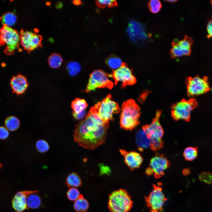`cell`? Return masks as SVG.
<instances>
[{
    "instance_id": "22",
    "label": "cell",
    "mask_w": 212,
    "mask_h": 212,
    "mask_svg": "<svg viewBox=\"0 0 212 212\" xmlns=\"http://www.w3.org/2000/svg\"><path fill=\"white\" fill-rule=\"evenodd\" d=\"M73 207L77 212H86L89 208V204L83 195H80L79 198L75 201Z\"/></svg>"
},
{
    "instance_id": "44",
    "label": "cell",
    "mask_w": 212,
    "mask_h": 212,
    "mask_svg": "<svg viewBox=\"0 0 212 212\" xmlns=\"http://www.w3.org/2000/svg\"><path fill=\"white\" fill-rule=\"evenodd\" d=\"M211 4H212V0L211 1Z\"/></svg>"
},
{
    "instance_id": "32",
    "label": "cell",
    "mask_w": 212,
    "mask_h": 212,
    "mask_svg": "<svg viewBox=\"0 0 212 212\" xmlns=\"http://www.w3.org/2000/svg\"><path fill=\"white\" fill-rule=\"evenodd\" d=\"M79 191L76 188H71L67 191V193L68 198L71 201H75L80 196Z\"/></svg>"
},
{
    "instance_id": "4",
    "label": "cell",
    "mask_w": 212,
    "mask_h": 212,
    "mask_svg": "<svg viewBox=\"0 0 212 212\" xmlns=\"http://www.w3.org/2000/svg\"><path fill=\"white\" fill-rule=\"evenodd\" d=\"M161 112L158 110L152 122L142 127L150 140L151 148L154 151L160 149L163 146L164 131L159 121Z\"/></svg>"
},
{
    "instance_id": "39",
    "label": "cell",
    "mask_w": 212,
    "mask_h": 212,
    "mask_svg": "<svg viewBox=\"0 0 212 212\" xmlns=\"http://www.w3.org/2000/svg\"><path fill=\"white\" fill-rule=\"evenodd\" d=\"M72 3L75 5H80L82 2L80 0H74L72 1Z\"/></svg>"
},
{
    "instance_id": "10",
    "label": "cell",
    "mask_w": 212,
    "mask_h": 212,
    "mask_svg": "<svg viewBox=\"0 0 212 212\" xmlns=\"http://www.w3.org/2000/svg\"><path fill=\"white\" fill-rule=\"evenodd\" d=\"M109 77L112 78L115 85L119 82H121V87L122 88L127 86L133 85L136 82V79L132 74V69L123 62L119 68L113 70L109 74Z\"/></svg>"
},
{
    "instance_id": "11",
    "label": "cell",
    "mask_w": 212,
    "mask_h": 212,
    "mask_svg": "<svg viewBox=\"0 0 212 212\" xmlns=\"http://www.w3.org/2000/svg\"><path fill=\"white\" fill-rule=\"evenodd\" d=\"M20 43L29 53L35 49L42 47L41 36L21 29L20 31Z\"/></svg>"
},
{
    "instance_id": "45",
    "label": "cell",
    "mask_w": 212,
    "mask_h": 212,
    "mask_svg": "<svg viewBox=\"0 0 212 212\" xmlns=\"http://www.w3.org/2000/svg\"></svg>"
},
{
    "instance_id": "8",
    "label": "cell",
    "mask_w": 212,
    "mask_h": 212,
    "mask_svg": "<svg viewBox=\"0 0 212 212\" xmlns=\"http://www.w3.org/2000/svg\"><path fill=\"white\" fill-rule=\"evenodd\" d=\"M186 83L187 95L192 97L204 94L211 90L208 82V77H201L197 76L186 78Z\"/></svg>"
},
{
    "instance_id": "41",
    "label": "cell",
    "mask_w": 212,
    "mask_h": 212,
    "mask_svg": "<svg viewBox=\"0 0 212 212\" xmlns=\"http://www.w3.org/2000/svg\"><path fill=\"white\" fill-rule=\"evenodd\" d=\"M165 1L168 2H169L170 3H175V2H176L177 1V0H165Z\"/></svg>"
},
{
    "instance_id": "21",
    "label": "cell",
    "mask_w": 212,
    "mask_h": 212,
    "mask_svg": "<svg viewBox=\"0 0 212 212\" xmlns=\"http://www.w3.org/2000/svg\"><path fill=\"white\" fill-rule=\"evenodd\" d=\"M36 193L30 194L27 196L26 199L27 209H36L39 208L41 205V198Z\"/></svg>"
},
{
    "instance_id": "16",
    "label": "cell",
    "mask_w": 212,
    "mask_h": 212,
    "mask_svg": "<svg viewBox=\"0 0 212 212\" xmlns=\"http://www.w3.org/2000/svg\"><path fill=\"white\" fill-rule=\"evenodd\" d=\"M10 84L13 92L18 95L24 94L29 85L26 77L19 74L12 77Z\"/></svg>"
},
{
    "instance_id": "1",
    "label": "cell",
    "mask_w": 212,
    "mask_h": 212,
    "mask_svg": "<svg viewBox=\"0 0 212 212\" xmlns=\"http://www.w3.org/2000/svg\"><path fill=\"white\" fill-rule=\"evenodd\" d=\"M109 125L100 117L96 108L92 107L85 119L76 125L74 141L85 149L96 148L105 142Z\"/></svg>"
},
{
    "instance_id": "5",
    "label": "cell",
    "mask_w": 212,
    "mask_h": 212,
    "mask_svg": "<svg viewBox=\"0 0 212 212\" xmlns=\"http://www.w3.org/2000/svg\"><path fill=\"white\" fill-rule=\"evenodd\" d=\"M20 35L16 30L3 26L0 29V46H5L4 52L8 55L14 53L16 49L20 50Z\"/></svg>"
},
{
    "instance_id": "29",
    "label": "cell",
    "mask_w": 212,
    "mask_h": 212,
    "mask_svg": "<svg viewBox=\"0 0 212 212\" xmlns=\"http://www.w3.org/2000/svg\"><path fill=\"white\" fill-rule=\"evenodd\" d=\"M148 6L152 13L155 14L160 11L162 5L161 2L158 0H151L148 2Z\"/></svg>"
},
{
    "instance_id": "9",
    "label": "cell",
    "mask_w": 212,
    "mask_h": 212,
    "mask_svg": "<svg viewBox=\"0 0 212 212\" xmlns=\"http://www.w3.org/2000/svg\"><path fill=\"white\" fill-rule=\"evenodd\" d=\"M109 74L101 70L94 71L90 75L85 91L88 92L94 91L97 88L106 87L111 89L113 84L109 78Z\"/></svg>"
},
{
    "instance_id": "15",
    "label": "cell",
    "mask_w": 212,
    "mask_h": 212,
    "mask_svg": "<svg viewBox=\"0 0 212 212\" xmlns=\"http://www.w3.org/2000/svg\"><path fill=\"white\" fill-rule=\"evenodd\" d=\"M120 152L124 156L125 163L131 170L138 168L141 165L143 159L138 153L134 151L127 152L123 150H120Z\"/></svg>"
},
{
    "instance_id": "6",
    "label": "cell",
    "mask_w": 212,
    "mask_h": 212,
    "mask_svg": "<svg viewBox=\"0 0 212 212\" xmlns=\"http://www.w3.org/2000/svg\"><path fill=\"white\" fill-rule=\"evenodd\" d=\"M197 106L198 102L195 99L192 98L188 100L183 99L172 105V117L175 120H181L189 121L190 120L191 111Z\"/></svg>"
},
{
    "instance_id": "35",
    "label": "cell",
    "mask_w": 212,
    "mask_h": 212,
    "mask_svg": "<svg viewBox=\"0 0 212 212\" xmlns=\"http://www.w3.org/2000/svg\"><path fill=\"white\" fill-rule=\"evenodd\" d=\"M100 174L101 175L109 174L110 173V168L107 166L102 165H100Z\"/></svg>"
},
{
    "instance_id": "26",
    "label": "cell",
    "mask_w": 212,
    "mask_h": 212,
    "mask_svg": "<svg viewBox=\"0 0 212 212\" xmlns=\"http://www.w3.org/2000/svg\"><path fill=\"white\" fill-rule=\"evenodd\" d=\"M105 62L107 65L113 71L119 68L123 63L120 59L114 55L109 56Z\"/></svg>"
},
{
    "instance_id": "30",
    "label": "cell",
    "mask_w": 212,
    "mask_h": 212,
    "mask_svg": "<svg viewBox=\"0 0 212 212\" xmlns=\"http://www.w3.org/2000/svg\"><path fill=\"white\" fill-rule=\"evenodd\" d=\"M36 147L37 150L41 153H44L48 151L49 149L48 143L43 140H39L36 143Z\"/></svg>"
},
{
    "instance_id": "31",
    "label": "cell",
    "mask_w": 212,
    "mask_h": 212,
    "mask_svg": "<svg viewBox=\"0 0 212 212\" xmlns=\"http://www.w3.org/2000/svg\"><path fill=\"white\" fill-rule=\"evenodd\" d=\"M96 4L99 8L103 9L107 6L111 7L117 5V3L115 0H97Z\"/></svg>"
},
{
    "instance_id": "13",
    "label": "cell",
    "mask_w": 212,
    "mask_h": 212,
    "mask_svg": "<svg viewBox=\"0 0 212 212\" xmlns=\"http://www.w3.org/2000/svg\"><path fill=\"white\" fill-rule=\"evenodd\" d=\"M170 163L167 159L162 155H157L150 160V168L155 176L159 178L164 174L165 171L169 167Z\"/></svg>"
},
{
    "instance_id": "42",
    "label": "cell",
    "mask_w": 212,
    "mask_h": 212,
    "mask_svg": "<svg viewBox=\"0 0 212 212\" xmlns=\"http://www.w3.org/2000/svg\"><path fill=\"white\" fill-rule=\"evenodd\" d=\"M2 165H1V163H0V169L2 168Z\"/></svg>"
},
{
    "instance_id": "23",
    "label": "cell",
    "mask_w": 212,
    "mask_h": 212,
    "mask_svg": "<svg viewBox=\"0 0 212 212\" xmlns=\"http://www.w3.org/2000/svg\"><path fill=\"white\" fill-rule=\"evenodd\" d=\"M3 26L11 27L16 23L17 17L14 13L9 12L4 14L0 17Z\"/></svg>"
},
{
    "instance_id": "24",
    "label": "cell",
    "mask_w": 212,
    "mask_h": 212,
    "mask_svg": "<svg viewBox=\"0 0 212 212\" xmlns=\"http://www.w3.org/2000/svg\"><path fill=\"white\" fill-rule=\"evenodd\" d=\"M4 124L7 130L13 131L19 128L20 125V121L17 117L10 116L5 119Z\"/></svg>"
},
{
    "instance_id": "12",
    "label": "cell",
    "mask_w": 212,
    "mask_h": 212,
    "mask_svg": "<svg viewBox=\"0 0 212 212\" xmlns=\"http://www.w3.org/2000/svg\"><path fill=\"white\" fill-rule=\"evenodd\" d=\"M145 199L147 205L151 211L158 212L162 210L166 200L162 188L155 185L153 190Z\"/></svg>"
},
{
    "instance_id": "25",
    "label": "cell",
    "mask_w": 212,
    "mask_h": 212,
    "mask_svg": "<svg viewBox=\"0 0 212 212\" xmlns=\"http://www.w3.org/2000/svg\"><path fill=\"white\" fill-rule=\"evenodd\" d=\"M63 62L61 56L57 53H53L51 54L48 59L49 66L52 68L56 69L59 68Z\"/></svg>"
},
{
    "instance_id": "36",
    "label": "cell",
    "mask_w": 212,
    "mask_h": 212,
    "mask_svg": "<svg viewBox=\"0 0 212 212\" xmlns=\"http://www.w3.org/2000/svg\"><path fill=\"white\" fill-rule=\"evenodd\" d=\"M207 29L208 33L207 37L210 38L212 37V19L208 22L207 26Z\"/></svg>"
},
{
    "instance_id": "18",
    "label": "cell",
    "mask_w": 212,
    "mask_h": 212,
    "mask_svg": "<svg viewBox=\"0 0 212 212\" xmlns=\"http://www.w3.org/2000/svg\"><path fill=\"white\" fill-rule=\"evenodd\" d=\"M170 54L172 59L176 57L189 56L191 53V49L184 48L179 45L177 42H173Z\"/></svg>"
},
{
    "instance_id": "28",
    "label": "cell",
    "mask_w": 212,
    "mask_h": 212,
    "mask_svg": "<svg viewBox=\"0 0 212 212\" xmlns=\"http://www.w3.org/2000/svg\"><path fill=\"white\" fill-rule=\"evenodd\" d=\"M198 153L197 147H188L184 150L183 155L186 160L188 161H191L196 158Z\"/></svg>"
},
{
    "instance_id": "37",
    "label": "cell",
    "mask_w": 212,
    "mask_h": 212,
    "mask_svg": "<svg viewBox=\"0 0 212 212\" xmlns=\"http://www.w3.org/2000/svg\"><path fill=\"white\" fill-rule=\"evenodd\" d=\"M85 111L78 114L72 113L73 117L77 120H80L83 118L85 115Z\"/></svg>"
},
{
    "instance_id": "14",
    "label": "cell",
    "mask_w": 212,
    "mask_h": 212,
    "mask_svg": "<svg viewBox=\"0 0 212 212\" xmlns=\"http://www.w3.org/2000/svg\"><path fill=\"white\" fill-rule=\"evenodd\" d=\"M38 191H24L17 192L14 196L12 201V206L16 212H22L27 209L26 199L30 194L37 193Z\"/></svg>"
},
{
    "instance_id": "34",
    "label": "cell",
    "mask_w": 212,
    "mask_h": 212,
    "mask_svg": "<svg viewBox=\"0 0 212 212\" xmlns=\"http://www.w3.org/2000/svg\"><path fill=\"white\" fill-rule=\"evenodd\" d=\"M9 133L8 130L4 127H0V139H5L9 136Z\"/></svg>"
},
{
    "instance_id": "27",
    "label": "cell",
    "mask_w": 212,
    "mask_h": 212,
    "mask_svg": "<svg viewBox=\"0 0 212 212\" xmlns=\"http://www.w3.org/2000/svg\"><path fill=\"white\" fill-rule=\"evenodd\" d=\"M66 68L69 75L72 76L77 75L81 70L80 64L76 62L70 61L67 63Z\"/></svg>"
},
{
    "instance_id": "2",
    "label": "cell",
    "mask_w": 212,
    "mask_h": 212,
    "mask_svg": "<svg viewBox=\"0 0 212 212\" xmlns=\"http://www.w3.org/2000/svg\"><path fill=\"white\" fill-rule=\"evenodd\" d=\"M140 108L134 100L129 99L122 106L120 124L121 128L132 130L139 123Z\"/></svg>"
},
{
    "instance_id": "20",
    "label": "cell",
    "mask_w": 212,
    "mask_h": 212,
    "mask_svg": "<svg viewBox=\"0 0 212 212\" xmlns=\"http://www.w3.org/2000/svg\"><path fill=\"white\" fill-rule=\"evenodd\" d=\"M66 186L71 188H77L82 185L81 178L76 173L72 172L68 175L66 180Z\"/></svg>"
},
{
    "instance_id": "43",
    "label": "cell",
    "mask_w": 212,
    "mask_h": 212,
    "mask_svg": "<svg viewBox=\"0 0 212 212\" xmlns=\"http://www.w3.org/2000/svg\"><path fill=\"white\" fill-rule=\"evenodd\" d=\"M151 212H159L158 211H151Z\"/></svg>"
},
{
    "instance_id": "3",
    "label": "cell",
    "mask_w": 212,
    "mask_h": 212,
    "mask_svg": "<svg viewBox=\"0 0 212 212\" xmlns=\"http://www.w3.org/2000/svg\"><path fill=\"white\" fill-rule=\"evenodd\" d=\"M132 204L131 197L125 189L115 190L109 195L108 206L111 212H127Z\"/></svg>"
},
{
    "instance_id": "17",
    "label": "cell",
    "mask_w": 212,
    "mask_h": 212,
    "mask_svg": "<svg viewBox=\"0 0 212 212\" xmlns=\"http://www.w3.org/2000/svg\"><path fill=\"white\" fill-rule=\"evenodd\" d=\"M135 138L137 145L140 150L150 147V140L143 128L137 132Z\"/></svg>"
},
{
    "instance_id": "7",
    "label": "cell",
    "mask_w": 212,
    "mask_h": 212,
    "mask_svg": "<svg viewBox=\"0 0 212 212\" xmlns=\"http://www.w3.org/2000/svg\"><path fill=\"white\" fill-rule=\"evenodd\" d=\"M98 114L105 122L109 123L113 120L114 114L118 113L120 111L118 104L113 100L111 95L109 94L101 102L95 105Z\"/></svg>"
},
{
    "instance_id": "19",
    "label": "cell",
    "mask_w": 212,
    "mask_h": 212,
    "mask_svg": "<svg viewBox=\"0 0 212 212\" xmlns=\"http://www.w3.org/2000/svg\"><path fill=\"white\" fill-rule=\"evenodd\" d=\"M87 104L83 99L76 98L71 103V107L73 110V113L78 114L85 111Z\"/></svg>"
},
{
    "instance_id": "40",
    "label": "cell",
    "mask_w": 212,
    "mask_h": 212,
    "mask_svg": "<svg viewBox=\"0 0 212 212\" xmlns=\"http://www.w3.org/2000/svg\"><path fill=\"white\" fill-rule=\"evenodd\" d=\"M183 174L185 175H187L190 173V171L188 169L185 170L183 172Z\"/></svg>"
},
{
    "instance_id": "38",
    "label": "cell",
    "mask_w": 212,
    "mask_h": 212,
    "mask_svg": "<svg viewBox=\"0 0 212 212\" xmlns=\"http://www.w3.org/2000/svg\"><path fill=\"white\" fill-rule=\"evenodd\" d=\"M146 173L148 175H152L153 172L152 169L150 168H148L146 170Z\"/></svg>"
},
{
    "instance_id": "33",
    "label": "cell",
    "mask_w": 212,
    "mask_h": 212,
    "mask_svg": "<svg viewBox=\"0 0 212 212\" xmlns=\"http://www.w3.org/2000/svg\"><path fill=\"white\" fill-rule=\"evenodd\" d=\"M199 179L207 184L212 183V173L208 172H204L201 173L199 175Z\"/></svg>"
}]
</instances>
